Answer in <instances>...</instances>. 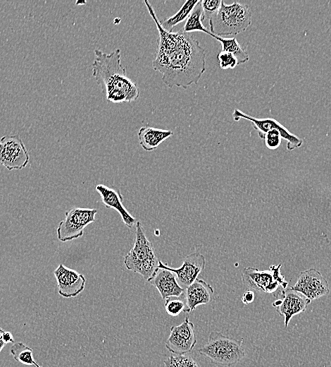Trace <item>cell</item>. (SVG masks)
I'll return each mask as SVG.
<instances>
[{
  "label": "cell",
  "mask_w": 331,
  "mask_h": 367,
  "mask_svg": "<svg viewBox=\"0 0 331 367\" xmlns=\"http://www.w3.org/2000/svg\"><path fill=\"white\" fill-rule=\"evenodd\" d=\"M101 200L107 208L115 210L120 215L125 224L132 228L137 223L136 219L131 215L123 205V197L119 191L111 188L103 184L96 186Z\"/></svg>",
  "instance_id": "cell-15"
},
{
  "label": "cell",
  "mask_w": 331,
  "mask_h": 367,
  "mask_svg": "<svg viewBox=\"0 0 331 367\" xmlns=\"http://www.w3.org/2000/svg\"><path fill=\"white\" fill-rule=\"evenodd\" d=\"M58 294L63 298L75 297L85 289L86 279L82 274L60 264L54 270Z\"/></svg>",
  "instance_id": "cell-13"
},
{
  "label": "cell",
  "mask_w": 331,
  "mask_h": 367,
  "mask_svg": "<svg viewBox=\"0 0 331 367\" xmlns=\"http://www.w3.org/2000/svg\"><path fill=\"white\" fill-rule=\"evenodd\" d=\"M120 49L107 54L94 50L92 76L106 95L108 102L126 103L137 100L140 90L136 83L127 76L120 62Z\"/></svg>",
  "instance_id": "cell-2"
},
{
  "label": "cell",
  "mask_w": 331,
  "mask_h": 367,
  "mask_svg": "<svg viewBox=\"0 0 331 367\" xmlns=\"http://www.w3.org/2000/svg\"><path fill=\"white\" fill-rule=\"evenodd\" d=\"M164 308L170 316H177L187 308L185 292L180 296H172L166 299Z\"/></svg>",
  "instance_id": "cell-22"
},
{
  "label": "cell",
  "mask_w": 331,
  "mask_h": 367,
  "mask_svg": "<svg viewBox=\"0 0 331 367\" xmlns=\"http://www.w3.org/2000/svg\"><path fill=\"white\" fill-rule=\"evenodd\" d=\"M96 209L75 207L66 211L56 229L58 239L65 242L81 237L84 229L95 221Z\"/></svg>",
  "instance_id": "cell-7"
},
{
  "label": "cell",
  "mask_w": 331,
  "mask_h": 367,
  "mask_svg": "<svg viewBox=\"0 0 331 367\" xmlns=\"http://www.w3.org/2000/svg\"><path fill=\"white\" fill-rule=\"evenodd\" d=\"M221 0H203L201 1L203 9V21L208 20L218 12L220 7Z\"/></svg>",
  "instance_id": "cell-24"
},
{
  "label": "cell",
  "mask_w": 331,
  "mask_h": 367,
  "mask_svg": "<svg viewBox=\"0 0 331 367\" xmlns=\"http://www.w3.org/2000/svg\"><path fill=\"white\" fill-rule=\"evenodd\" d=\"M173 135L170 130L156 128L148 126L139 128L137 136L142 148L150 152L156 149L165 140Z\"/></svg>",
  "instance_id": "cell-17"
},
{
  "label": "cell",
  "mask_w": 331,
  "mask_h": 367,
  "mask_svg": "<svg viewBox=\"0 0 331 367\" xmlns=\"http://www.w3.org/2000/svg\"><path fill=\"white\" fill-rule=\"evenodd\" d=\"M158 262L152 243L137 221L134 246L124 258L125 267L148 280L158 269Z\"/></svg>",
  "instance_id": "cell-5"
},
{
  "label": "cell",
  "mask_w": 331,
  "mask_h": 367,
  "mask_svg": "<svg viewBox=\"0 0 331 367\" xmlns=\"http://www.w3.org/2000/svg\"><path fill=\"white\" fill-rule=\"evenodd\" d=\"M13 359L26 366H36L33 358V350L22 342L13 343L10 349Z\"/></svg>",
  "instance_id": "cell-21"
},
{
  "label": "cell",
  "mask_w": 331,
  "mask_h": 367,
  "mask_svg": "<svg viewBox=\"0 0 331 367\" xmlns=\"http://www.w3.org/2000/svg\"><path fill=\"white\" fill-rule=\"evenodd\" d=\"M198 2L199 0L186 1L173 16L160 21L161 27L168 32H173L177 25L187 20Z\"/></svg>",
  "instance_id": "cell-19"
},
{
  "label": "cell",
  "mask_w": 331,
  "mask_h": 367,
  "mask_svg": "<svg viewBox=\"0 0 331 367\" xmlns=\"http://www.w3.org/2000/svg\"><path fill=\"white\" fill-rule=\"evenodd\" d=\"M3 339L4 341L7 343H14V339L13 337V335L10 332H6L3 333Z\"/></svg>",
  "instance_id": "cell-27"
},
{
  "label": "cell",
  "mask_w": 331,
  "mask_h": 367,
  "mask_svg": "<svg viewBox=\"0 0 331 367\" xmlns=\"http://www.w3.org/2000/svg\"><path fill=\"white\" fill-rule=\"evenodd\" d=\"M218 60L222 69L234 68L238 65L237 58L227 52L220 51L218 54Z\"/></svg>",
  "instance_id": "cell-25"
},
{
  "label": "cell",
  "mask_w": 331,
  "mask_h": 367,
  "mask_svg": "<svg viewBox=\"0 0 331 367\" xmlns=\"http://www.w3.org/2000/svg\"><path fill=\"white\" fill-rule=\"evenodd\" d=\"M206 265V258L199 253H192L183 260L182 265L178 268H173L159 260L158 267L166 268L174 272L180 286L185 289L192 284L199 275L203 271Z\"/></svg>",
  "instance_id": "cell-12"
},
{
  "label": "cell",
  "mask_w": 331,
  "mask_h": 367,
  "mask_svg": "<svg viewBox=\"0 0 331 367\" xmlns=\"http://www.w3.org/2000/svg\"><path fill=\"white\" fill-rule=\"evenodd\" d=\"M164 367H201L191 356H170L163 361Z\"/></svg>",
  "instance_id": "cell-23"
},
{
  "label": "cell",
  "mask_w": 331,
  "mask_h": 367,
  "mask_svg": "<svg viewBox=\"0 0 331 367\" xmlns=\"http://www.w3.org/2000/svg\"><path fill=\"white\" fill-rule=\"evenodd\" d=\"M30 160L28 150L18 134L8 135L0 139V164L8 170L22 169Z\"/></svg>",
  "instance_id": "cell-8"
},
{
  "label": "cell",
  "mask_w": 331,
  "mask_h": 367,
  "mask_svg": "<svg viewBox=\"0 0 331 367\" xmlns=\"http://www.w3.org/2000/svg\"><path fill=\"white\" fill-rule=\"evenodd\" d=\"M194 325L186 317L178 325L170 328V335L165 343L166 348L176 355H185L192 351L196 344Z\"/></svg>",
  "instance_id": "cell-9"
},
{
  "label": "cell",
  "mask_w": 331,
  "mask_h": 367,
  "mask_svg": "<svg viewBox=\"0 0 331 367\" xmlns=\"http://www.w3.org/2000/svg\"><path fill=\"white\" fill-rule=\"evenodd\" d=\"M144 3L158 32V50L152 61L154 71L162 74V81L168 88L187 89L197 85L206 71V52L191 33L182 30L168 32L148 1Z\"/></svg>",
  "instance_id": "cell-1"
},
{
  "label": "cell",
  "mask_w": 331,
  "mask_h": 367,
  "mask_svg": "<svg viewBox=\"0 0 331 367\" xmlns=\"http://www.w3.org/2000/svg\"><path fill=\"white\" fill-rule=\"evenodd\" d=\"M221 44V51L232 54L238 61V65L244 64L249 60V54L241 47L235 37H223L211 35Z\"/></svg>",
  "instance_id": "cell-18"
},
{
  "label": "cell",
  "mask_w": 331,
  "mask_h": 367,
  "mask_svg": "<svg viewBox=\"0 0 331 367\" xmlns=\"http://www.w3.org/2000/svg\"><path fill=\"white\" fill-rule=\"evenodd\" d=\"M254 299V292L252 290H247L243 294L242 296V301L244 304L247 305L252 303Z\"/></svg>",
  "instance_id": "cell-26"
},
{
  "label": "cell",
  "mask_w": 331,
  "mask_h": 367,
  "mask_svg": "<svg viewBox=\"0 0 331 367\" xmlns=\"http://www.w3.org/2000/svg\"><path fill=\"white\" fill-rule=\"evenodd\" d=\"M213 287L201 279H196L185 289L187 308L185 313L192 312L199 305L207 304L213 299Z\"/></svg>",
  "instance_id": "cell-16"
},
{
  "label": "cell",
  "mask_w": 331,
  "mask_h": 367,
  "mask_svg": "<svg viewBox=\"0 0 331 367\" xmlns=\"http://www.w3.org/2000/svg\"><path fill=\"white\" fill-rule=\"evenodd\" d=\"M147 281L157 289L164 300L172 296H180L185 292L178 284L175 274L166 268L158 267Z\"/></svg>",
  "instance_id": "cell-14"
},
{
  "label": "cell",
  "mask_w": 331,
  "mask_h": 367,
  "mask_svg": "<svg viewBox=\"0 0 331 367\" xmlns=\"http://www.w3.org/2000/svg\"><path fill=\"white\" fill-rule=\"evenodd\" d=\"M277 300L273 303L276 311L284 316V325L287 327L290 320L295 315L304 312L311 301L302 294L289 288L277 291L275 294Z\"/></svg>",
  "instance_id": "cell-10"
},
{
  "label": "cell",
  "mask_w": 331,
  "mask_h": 367,
  "mask_svg": "<svg viewBox=\"0 0 331 367\" xmlns=\"http://www.w3.org/2000/svg\"><path fill=\"white\" fill-rule=\"evenodd\" d=\"M208 23L209 30L215 35H236L251 25V11L247 4L238 1L227 4L222 1L219 10Z\"/></svg>",
  "instance_id": "cell-3"
},
{
  "label": "cell",
  "mask_w": 331,
  "mask_h": 367,
  "mask_svg": "<svg viewBox=\"0 0 331 367\" xmlns=\"http://www.w3.org/2000/svg\"><path fill=\"white\" fill-rule=\"evenodd\" d=\"M289 289L302 294L311 301L319 299L330 292L327 280L315 268L301 272L295 284Z\"/></svg>",
  "instance_id": "cell-11"
},
{
  "label": "cell",
  "mask_w": 331,
  "mask_h": 367,
  "mask_svg": "<svg viewBox=\"0 0 331 367\" xmlns=\"http://www.w3.org/2000/svg\"><path fill=\"white\" fill-rule=\"evenodd\" d=\"M35 367H42V366H40L38 363H37Z\"/></svg>",
  "instance_id": "cell-29"
},
{
  "label": "cell",
  "mask_w": 331,
  "mask_h": 367,
  "mask_svg": "<svg viewBox=\"0 0 331 367\" xmlns=\"http://www.w3.org/2000/svg\"><path fill=\"white\" fill-rule=\"evenodd\" d=\"M243 338L237 339L212 331L205 345L198 352L218 366H231L241 361L246 356L242 346Z\"/></svg>",
  "instance_id": "cell-4"
},
{
  "label": "cell",
  "mask_w": 331,
  "mask_h": 367,
  "mask_svg": "<svg viewBox=\"0 0 331 367\" xmlns=\"http://www.w3.org/2000/svg\"><path fill=\"white\" fill-rule=\"evenodd\" d=\"M281 264L272 265L268 270L260 271L254 267L244 268L242 280L248 287L261 292L273 294L280 290V287L287 288V282L280 274Z\"/></svg>",
  "instance_id": "cell-6"
},
{
  "label": "cell",
  "mask_w": 331,
  "mask_h": 367,
  "mask_svg": "<svg viewBox=\"0 0 331 367\" xmlns=\"http://www.w3.org/2000/svg\"><path fill=\"white\" fill-rule=\"evenodd\" d=\"M201 1H199L192 9L182 30L186 33L203 32L211 36L212 33L202 23L203 9Z\"/></svg>",
  "instance_id": "cell-20"
},
{
  "label": "cell",
  "mask_w": 331,
  "mask_h": 367,
  "mask_svg": "<svg viewBox=\"0 0 331 367\" xmlns=\"http://www.w3.org/2000/svg\"><path fill=\"white\" fill-rule=\"evenodd\" d=\"M4 332V330L0 327V352L3 349V348L5 347L6 343L3 339V333Z\"/></svg>",
  "instance_id": "cell-28"
}]
</instances>
